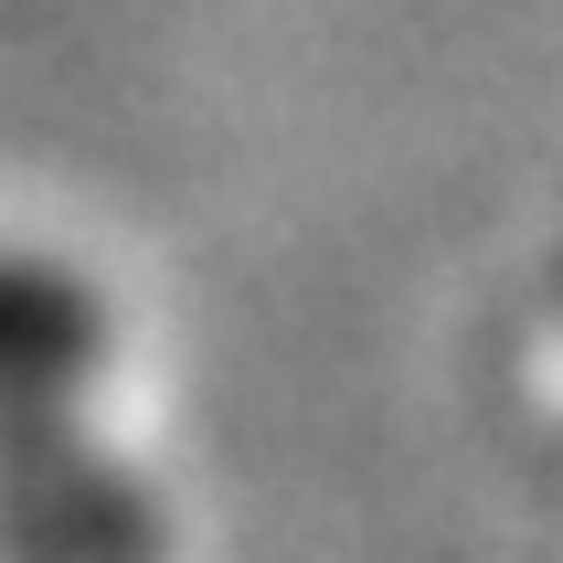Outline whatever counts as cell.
<instances>
[{"label": "cell", "mask_w": 563, "mask_h": 563, "mask_svg": "<svg viewBox=\"0 0 563 563\" xmlns=\"http://www.w3.org/2000/svg\"><path fill=\"white\" fill-rule=\"evenodd\" d=\"M0 563H159V489L75 405L0 415Z\"/></svg>", "instance_id": "obj_1"}, {"label": "cell", "mask_w": 563, "mask_h": 563, "mask_svg": "<svg viewBox=\"0 0 563 563\" xmlns=\"http://www.w3.org/2000/svg\"><path fill=\"white\" fill-rule=\"evenodd\" d=\"M107 373V298L54 255L0 245V415L75 405Z\"/></svg>", "instance_id": "obj_2"}]
</instances>
